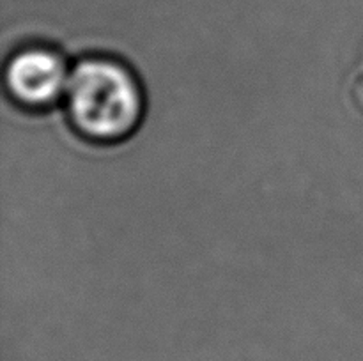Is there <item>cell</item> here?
Instances as JSON below:
<instances>
[{"instance_id": "2", "label": "cell", "mask_w": 363, "mask_h": 361, "mask_svg": "<svg viewBox=\"0 0 363 361\" xmlns=\"http://www.w3.org/2000/svg\"><path fill=\"white\" fill-rule=\"evenodd\" d=\"M69 74L57 50L28 46L14 52L7 62L6 87L20 105L45 108L66 96Z\"/></svg>"}, {"instance_id": "1", "label": "cell", "mask_w": 363, "mask_h": 361, "mask_svg": "<svg viewBox=\"0 0 363 361\" xmlns=\"http://www.w3.org/2000/svg\"><path fill=\"white\" fill-rule=\"evenodd\" d=\"M64 98L74 130L103 144L133 133L144 112L135 74L110 57H87L74 64Z\"/></svg>"}, {"instance_id": "3", "label": "cell", "mask_w": 363, "mask_h": 361, "mask_svg": "<svg viewBox=\"0 0 363 361\" xmlns=\"http://www.w3.org/2000/svg\"><path fill=\"white\" fill-rule=\"evenodd\" d=\"M351 99H353L358 112L363 113V73L354 78L353 87H351Z\"/></svg>"}]
</instances>
